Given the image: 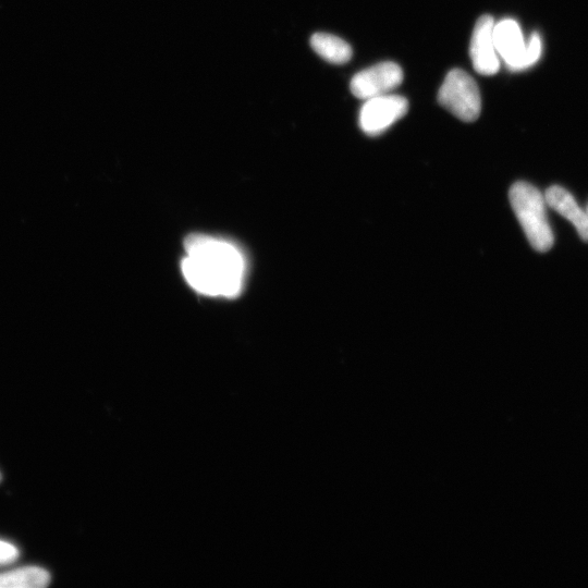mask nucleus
Listing matches in <instances>:
<instances>
[{"instance_id":"1","label":"nucleus","mask_w":588,"mask_h":588,"mask_svg":"<svg viewBox=\"0 0 588 588\" xmlns=\"http://www.w3.org/2000/svg\"><path fill=\"white\" fill-rule=\"evenodd\" d=\"M181 269L193 290L212 298L234 299L243 290L247 262L236 244L205 235L185 242Z\"/></svg>"},{"instance_id":"2","label":"nucleus","mask_w":588,"mask_h":588,"mask_svg":"<svg viewBox=\"0 0 588 588\" xmlns=\"http://www.w3.org/2000/svg\"><path fill=\"white\" fill-rule=\"evenodd\" d=\"M509 199L533 249L544 253L553 248L555 237L547 217L545 195L530 183L520 181L511 187Z\"/></svg>"},{"instance_id":"3","label":"nucleus","mask_w":588,"mask_h":588,"mask_svg":"<svg viewBox=\"0 0 588 588\" xmlns=\"http://www.w3.org/2000/svg\"><path fill=\"white\" fill-rule=\"evenodd\" d=\"M438 102L464 122H473L481 115L480 89L469 73L461 69L448 73L439 90Z\"/></svg>"},{"instance_id":"4","label":"nucleus","mask_w":588,"mask_h":588,"mask_svg":"<svg viewBox=\"0 0 588 588\" xmlns=\"http://www.w3.org/2000/svg\"><path fill=\"white\" fill-rule=\"evenodd\" d=\"M408 110L407 98L399 95L385 94L370 98L361 109L360 127L369 136L377 137L406 116Z\"/></svg>"},{"instance_id":"5","label":"nucleus","mask_w":588,"mask_h":588,"mask_svg":"<svg viewBox=\"0 0 588 588\" xmlns=\"http://www.w3.org/2000/svg\"><path fill=\"white\" fill-rule=\"evenodd\" d=\"M403 81V71L395 63L387 61L365 69L355 75L351 81L350 89L355 97L360 100L389 94Z\"/></svg>"},{"instance_id":"6","label":"nucleus","mask_w":588,"mask_h":588,"mask_svg":"<svg viewBox=\"0 0 588 588\" xmlns=\"http://www.w3.org/2000/svg\"><path fill=\"white\" fill-rule=\"evenodd\" d=\"M494 27V18L485 15L477 20L472 35L470 55L475 71L482 76H494L500 69Z\"/></svg>"},{"instance_id":"7","label":"nucleus","mask_w":588,"mask_h":588,"mask_svg":"<svg viewBox=\"0 0 588 588\" xmlns=\"http://www.w3.org/2000/svg\"><path fill=\"white\" fill-rule=\"evenodd\" d=\"M494 42L499 58L512 71L525 70L526 47L519 23L513 19L501 20L494 27Z\"/></svg>"},{"instance_id":"8","label":"nucleus","mask_w":588,"mask_h":588,"mask_svg":"<svg viewBox=\"0 0 588 588\" xmlns=\"http://www.w3.org/2000/svg\"><path fill=\"white\" fill-rule=\"evenodd\" d=\"M545 200L549 207L567 218L577 228L583 241L588 242V214L582 210L570 192L559 186H553L546 191Z\"/></svg>"},{"instance_id":"9","label":"nucleus","mask_w":588,"mask_h":588,"mask_svg":"<svg viewBox=\"0 0 588 588\" xmlns=\"http://www.w3.org/2000/svg\"><path fill=\"white\" fill-rule=\"evenodd\" d=\"M311 46L318 56L334 65L347 64L353 54L352 48L347 42L327 33L314 34Z\"/></svg>"},{"instance_id":"10","label":"nucleus","mask_w":588,"mask_h":588,"mask_svg":"<svg viewBox=\"0 0 588 588\" xmlns=\"http://www.w3.org/2000/svg\"><path fill=\"white\" fill-rule=\"evenodd\" d=\"M51 581V574L40 567H23L0 573V588H43Z\"/></svg>"},{"instance_id":"11","label":"nucleus","mask_w":588,"mask_h":588,"mask_svg":"<svg viewBox=\"0 0 588 588\" xmlns=\"http://www.w3.org/2000/svg\"><path fill=\"white\" fill-rule=\"evenodd\" d=\"M542 51L543 44L541 36H539L538 33H534L531 36L528 47H526L525 69H528L537 63L542 56Z\"/></svg>"},{"instance_id":"12","label":"nucleus","mask_w":588,"mask_h":588,"mask_svg":"<svg viewBox=\"0 0 588 588\" xmlns=\"http://www.w3.org/2000/svg\"><path fill=\"white\" fill-rule=\"evenodd\" d=\"M20 556L19 549L11 543L0 539V567L14 563Z\"/></svg>"},{"instance_id":"13","label":"nucleus","mask_w":588,"mask_h":588,"mask_svg":"<svg viewBox=\"0 0 588 588\" xmlns=\"http://www.w3.org/2000/svg\"><path fill=\"white\" fill-rule=\"evenodd\" d=\"M2 481H3V475H2V473H0V483H2Z\"/></svg>"},{"instance_id":"14","label":"nucleus","mask_w":588,"mask_h":588,"mask_svg":"<svg viewBox=\"0 0 588 588\" xmlns=\"http://www.w3.org/2000/svg\"><path fill=\"white\" fill-rule=\"evenodd\" d=\"M586 213L588 214V205H587V207H586Z\"/></svg>"}]
</instances>
